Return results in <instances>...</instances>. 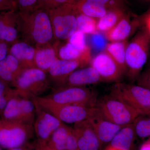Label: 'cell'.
Wrapping results in <instances>:
<instances>
[{
    "instance_id": "obj_34",
    "label": "cell",
    "mask_w": 150,
    "mask_h": 150,
    "mask_svg": "<svg viewBox=\"0 0 150 150\" xmlns=\"http://www.w3.org/2000/svg\"><path fill=\"white\" fill-rule=\"evenodd\" d=\"M101 4L108 9L114 8H122L123 0H88Z\"/></svg>"
},
{
    "instance_id": "obj_46",
    "label": "cell",
    "mask_w": 150,
    "mask_h": 150,
    "mask_svg": "<svg viewBox=\"0 0 150 150\" xmlns=\"http://www.w3.org/2000/svg\"><path fill=\"white\" fill-rule=\"evenodd\" d=\"M0 150H1V149H0Z\"/></svg>"
},
{
    "instance_id": "obj_16",
    "label": "cell",
    "mask_w": 150,
    "mask_h": 150,
    "mask_svg": "<svg viewBox=\"0 0 150 150\" xmlns=\"http://www.w3.org/2000/svg\"><path fill=\"white\" fill-rule=\"evenodd\" d=\"M142 23L141 20L131 19L129 15L126 14L113 28L104 33L105 36L111 42L126 40Z\"/></svg>"
},
{
    "instance_id": "obj_35",
    "label": "cell",
    "mask_w": 150,
    "mask_h": 150,
    "mask_svg": "<svg viewBox=\"0 0 150 150\" xmlns=\"http://www.w3.org/2000/svg\"><path fill=\"white\" fill-rule=\"evenodd\" d=\"M17 6L15 0H0V12L15 10Z\"/></svg>"
},
{
    "instance_id": "obj_18",
    "label": "cell",
    "mask_w": 150,
    "mask_h": 150,
    "mask_svg": "<svg viewBox=\"0 0 150 150\" xmlns=\"http://www.w3.org/2000/svg\"><path fill=\"white\" fill-rule=\"evenodd\" d=\"M18 16L15 10L0 12V40L8 43L16 40L18 32L15 23Z\"/></svg>"
},
{
    "instance_id": "obj_29",
    "label": "cell",
    "mask_w": 150,
    "mask_h": 150,
    "mask_svg": "<svg viewBox=\"0 0 150 150\" xmlns=\"http://www.w3.org/2000/svg\"><path fill=\"white\" fill-rule=\"evenodd\" d=\"M133 124L135 133L138 137L150 139V116L140 115Z\"/></svg>"
},
{
    "instance_id": "obj_30",
    "label": "cell",
    "mask_w": 150,
    "mask_h": 150,
    "mask_svg": "<svg viewBox=\"0 0 150 150\" xmlns=\"http://www.w3.org/2000/svg\"><path fill=\"white\" fill-rule=\"evenodd\" d=\"M69 43L81 52H91L89 47L87 45L86 34L78 30L70 36Z\"/></svg>"
},
{
    "instance_id": "obj_12",
    "label": "cell",
    "mask_w": 150,
    "mask_h": 150,
    "mask_svg": "<svg viewBox=\"0 0 150 150\" xmlns=\"http://www.w3.org/2000/svg\"><path fill=\"white\" fill-rule=\"evenodd\" d=\"M102 81H115L120 79L124 72L112 57L105 51L97 54L90 61Z\"/></svg>"
},
{
    "instance_id": "obj_26",
    "label": "cell",
    "mask_w": 150,
    "mask_h": 150,
    "mask_svg": "<svg viewBox=\"0 0 150 150\" xmlns=\"http://www.w3.org/2000/svg\"><path fill=\"white\" fill-rule=\"evenodd\" d=\"M35 60L37 68L44 71H48L56 60V53L52 48L40 49L35 54Z\"/></svg>"
},
{
    "instance_id": "obj_38",
    "label": "cell",
    "mask_w": 150,
    "mask_h": 150,
    "mask_svg": "<svg viewBox=\"0 0 150 150\" xmlns=\"http://www.w3.org/2000/svg\"><path fill=\"white\" fill-rule=\"evenodd\" d=\"M78 1V0H51V2L53 8H54L66 4H75Z\"/></svg>"
},
{
    "instance_id": "obj_10",
    "label": "cell",
    "mask_w": 150,
    "mask_h": 150,
    "mask_svg": "<svg viewBox=\"0 0 150 150\" xmlns=\"http://www.w3.org/2000/svg\"><path fill=\"white\" fill-rule=\"evenodd\" d=\"M35 109L33 126L37 141L47 143L54 131L63 123L56 116L43 108L33 98Z\"/></svg>"
},
{
    "instance_id": "obj_23",
    "label": "cell",
    "mask_w": 150,
    "mask_h": 150,
    "mask_svg": "<svg viewBox=\"0 0 150 150\" xmlns=\"http://www.w3.org/2000/svg\"><path fill=\"white\" fill-rule=\"evenodd\" d=\"M75 5L80 13L96 19L104 16L109 10L103 5L88 0H78Z\"/></svg>"
},
{
    "instance_id": "obj_14",
    "label": "cell",
    "mask_w": 150,
    "mask_h": 150,
    "mask_svg": "<svg viewBox=\"0 0 150 150\" xmlns=\"http://www.w3.org/2000/svg\"><path fill=\"white\" fill-rule=\"evenodd\" d=\"M88 119L92 125L102 145L110 143L123 127L112 123L105 118L96 106L92 115Z\"/></svg>"
},
{
    "instance_id": "obj_21",
    "label": "cell",
    "mask_w": 150,
    "mask_h": 150,
    "mask_svg": "<svg viewBox=\"0 0 150 150\" xmlns=\"http://www.w3.org/2000/svg\"><path fill=\"white\" fill-rule=\"evenodd\" d=\"M136 133L133 123L123 126L109 143V145L121 150H130Z\"/></svg>"
},
{
    "instance_id": "obj_4",
    "label": "cell",
    "mask_w": 150,
    "mask_h": 150,
    "mask_svg": "<svg viewBox=\"0 0 150 150\" xmlns=\"http://www.w3.org/2000/svg\"><path fill=\"white\" fill-rule=\"evenodd\" d=\"M110 96L117 98L150 116V91L138 85L117 83L112 88Z\"/></svg>"
},
{
    "instance_id": "obj_37",
    "label": "cell",
    "mask_w": 150,
    "mask_h": 150,
    "mask_svg": "<svg viewBox=\"0 0 150 150\" xmlns=\"http://www.w3.org/2000/svg\"><path fill=\"white\" fill-rule=\"evenodd\" d=\"M8 52V43L0 40V61L2 60L7 55Z\"/></svg>"
},
{
    "instance_id": "obj_36",
    "label": "cell",
    "mask_w": 150,
    "mask_h": 150,
    "mask_svg": "<svg viewBox=\"0 0 150 150\" xmlns=\"http://www.w3.org/2000/svg\"><path fill=\"white\" fill-rule=\"evenodd\" d=\"M13 91L14 89H12L7 94H0V115L1 116L2 115L9 99L13 93Z\"/></svg>"
},
{
    "instance_id": "obj_19",
    "label": "cell",
    "mask_w": 150,
    "mask_h": 150,
    "mask_svg": "<svg viewBox=\"0 0 150 150\" xmlns=\"http://www.w3.org/2000/svg\"><path fill=\"white\" fill-rule=\"evenodd\" d=\"M83 64L80 61L56 60L48 70L50 76L54 79L65 82L69 75Z\"/></svg>"
},
{
    "instance_id": "obj_13",
    "label": "cell",
    "mask_w": 150,
    "mask_h": 150,
    "mask_svg": "<svg viewBox=\"0 0 150 150\" xmlns=\"http://www.w3.org/2000/svg\"><path fill=\"white\" fill-rule=\"evenodd\" d=\"M79 150H100L102 144L88 119L74 124Z\"/></svg>"
},
{
    "instance_id": "obj_15",
    "label": "cell",
    "mask_w": 150,
    "mask_h": 150,
    "mask_svg": "<svg viewBox=\"0 0 150 150\" xmlns=\"http://www.w3.org/2000/svg\"><path fill=\"white\" fill-rule=\"evenodd\" d=\"M47 144L55 150H79L73 128L64 123L54 131Z\"/></svg>"
},
{
    "instance_id": "obj_39",
    "label": "cell",
    "mask_w": 150,
    "mask_h": 150,
    "mask_svg": "<svg viewBox=\"0 0 150 150\" xmlns=\"http://www.w3.org/2000/svg\"><path fill=\"white\" fill-rule=\"evenodd\" d=\"M34 144L35 150H55L49 147L46 142L36 141Z\"/></svg>"
},
{
    "instance_id": "obj_9",
    "label": "cell",
    "mask_w": 150,
    "mask_h": 150,
    "mask_svg": "<svg viewBox=\"0 0 150 150\" xmlns=\"http://www.w3.org/2000/svg\"><path fill=\"white\" fill-rule=\"evenodd\" d=\"M37 103L62 123L74 124L91 117L96 107H89L80 105H57Z\"/></svg>"
},
{
    "instance_id": "obj_6",
    "label": "cell",
    "mask_w": 150,
    "mask_h": 150,
    "mask_svg": "<svg viewBox=\"0 0 150 150\" xmlns=\"http://www.w3.org/2000/svg\"><path fill=\"white\" fill-rule=\"evenodd\" d=\"M48 11L53 30L58 38H69L77 30V16L79 12L75 4H66Z\"/></svg>"
},
{
    "instance_id": "obj_27",
    "label": "cell",
    "mask_w": 150,
    "mask_h": 150,
    "mask_svg": "<svg viewBox=\"0 0 150 150\" xmlns=\"http://www.w3.org/2000/svg\"><path fill=\"white\" fill-rule=\"evenodd\" d=\"M35 49L24 42L14 43L10 49V54L16 58L19 62L31 61L35 55Z\"/></svg>"
},
{
    "instance_id": "obj_1",
    "label": "cell",
    "mask_w": 150,
    "mask_h": 150,
    "mask_svg": "<svg viewBox=\"0 0 150 150\" xmlns=\"http://www.w3.org/2000/svg\"><path fill=\"white\" fill-rule=\"evenodd\" d=\"M150 52V34L144 26L126 48V71L130 81H136L146 63Z\"/></svg>"
},
{
    "instance_id": "obj_3",
    "label": "cell",
    "mask_w": 150,
    "mask_h": 150,
    "mask_svg": "<svg viewBox=\"0 0 150 150\" xmlns=\"http://www.w3.org/2000/svg\"><path fill=\"white\" fill-rule=\"evenodd\" d=\"M2 119L11 122L33 126L35 118L33 99L15 89L9 99Z\"/></svg>"
},
{
    "instance_id": "obj_28",
    "label": "cell",
    "mask_w": 150,
    "mask_h": 150,
    "mask_svg": "<svg viewBox=\"0 0 150 150\" xmlns=\"http://www.w3.org/2000/svg\"><path fill=\"white\" fill-rule=\"evenodd\" d=\"M96 19L93 18L83 14L78 13L77 23L78 30L85 34H92L98 32L97 29Z\"/></svg>"
},
{
    "instance_id": "obj_33",
    "label": "cell",
    "mask_w": 150,
    "mask_h": 150,
    "mask_svg": "<svg viewBox=\"0 0 150 150\" xmlns=\"http://www.w3.org/2000/svg\"><path fill=\"white\" fill-rule=\"evenodd\" d=\"M137 85L150 91V65L141 72L137 80Z\"/></svg>"
},
{
    "instance_id": "obj_5",
    "label": "cell",
    "mask_w": 150,
    "mask_h": 150,
    "mask_svg": "<svg viewBox=\"0 0 150 150\" xmlns=\"http://www.w3.org/2000/svg\"><path fill=\"white\" fill-rule=\"evenodd\" d=\"M96 106L105 118L122 127L133 123L139 115H143L129 105L110 96L97 102Z\"/></svg>"
},
{
    "instance_id": "obj_22",
    "label": "cell",
    "mask_w": 150,
    "mask_h": 150,
    "mask_svg": "<svg viewBox=\"0 0 150 150\" xmlns=\"http://www.w3.org/2000/svg\"><path fill=\"white\" fill-rule=\"evenodd\" d=\"M126 14L122 8L110 9L97 21V29L100 32H108L113 28Z\"/></svg>"
},
{
    "instance_id": "obj_11",
    "label": "cell",
    "mask_w": 150,
    "mask_h": 150,
    "mask_svg": "<svg viewBox=\"0 0 150 150\" xmlns=\"http://www.w3.org/2000/svg\"><path fill=\"white\" fill-rule=\"evenodd\" d=\"M21 13L33 22L31 34L37 43H46L51 40L54 30L48 10L36 8L30 12Z\"/></svg>"
},
{
    "instance_id": "obj_24",
    "label": "cell",
    "mask_w": 150,
    "mask_h": 150,
    "mask_svg": "<svg viewBox=\"0 0 150 150\" xmlns=\"http://www.w3.org/2000/svg\"><path fill=\"white\" fill-rule=\"evenodd\" d=\"M128 43L127 40L111 42L108 43L105 50L112 57L124 73L126 71V51Z\"/></svg>"
},
{
    "instance_id": "obj_42",
    "label": "cell",
    "mask_w": 150,
    "mask_h": 150,
    "mask_svg": "<svg viewBox=\"0 0 150 150\" xmlns=\"http://www.w3.org/2000/svg\"><path fill=\"white\" fill-rule=\"evenodd\" d=\"M142 21L144 24V26L150 34V12L146 15Z\"/></svg>"
},
{
    "instance_id": "obj_43",
    "label": "cell",
    "mask_w": 150,
    "mask_h": 150,
    "mask_svg": "<svg viewBox=\"0 0 150 150\" xmlns=\"http://www.w3.org/2000/svg\"><path fill=\"white\" fill-rule=\"evenodd\" d=\"M139 150H150V139L144 142L141 145Z\"/></svg>"
},
{
    "instance_id": "obj_44",
    "label": "cell",
    "mask_w": 150,
    "mask_h": 150,
    "mask_svg": "<svg viewBox=\"0 0 150 150\" xmlns=\"http://www.w3.org/2000/svg\"><path fill=\"white\" fill-rule=\"evenodd\" d=\"M104 150H121L118 149H116L114 147L111 146L110 145H108L106 148H105Z\"/></svg>"
},
{
    "instance_id": "obj_32",
    "label": "cell",
    "mask_w": 150,
    "mask_h": 150,
    "mask_svg": "<svg viewBox=\"0 0 150 150\" xmlns=\"http://www.w3.org/2000/svg\"><path fill=\"white\" fill-rule=\"evenodd\" d=\"M20 12L28 13L35 9L38 0H15Z\"/></svg>"
},
{
    "instance_id": "obj_7",
    "label": "cell",
    "mask_w": 150,
    "mask_h": 150,
    "mask_svg": "<svg viewBox=\"0 0 150 150\" xmlns=\"http://www.w3.org/2000/svg\"><path fill=\"white\" fill-rule=\"evenodd\" d=\"M12 83L16 89L32 98L40 97L49 88L45 71L35 67L23 70Z\"/></svg>"
},
{
    "instance_id": "obj_25",
    "label": "cell",
    "mask_w": 150,
    "mask_h": 150,
    "mask_svg": "<svg viewBox=\"0 0 150 150\" xmlns=\"http://www.w3.org/2000/svg\"><path fill=\"white\" fill-rule=\"evenodd\" d=\"M60 58L63 60L79 61L84 63L90 62L91 52H83L75 48L70 43L60 48L59 51Z\"/></svg>"
},
{
    "instance_id": "obj_41",
    "label": "cell",
    "mask_w": 150,
    "mask_h": 150,
    "mask_svg": "<svg viewBox=\"0 0 150 150\" xmlns=\"http://www.w3.org/2000/svg\"><path fill=\"white\" fill-rule=\"evenodd\" d=\"M9 150H35V149H34V144H31L27 143L21 146L13 148Z\"/></svg>"
},
{
    "instance_id": "obj_17",
    "label": "cell",
    "mask_w": 150,
    "mask_h": 150,
    "mask_svg": "<svg viewBox=\"0 0 150 150\" xmlns=\"http://www.w3.org/2000/svg\"><path fill=\"white\" fill-rule=\"evenodd\" d=\"M102 79L95 69L91 67L75 70L67 78L65 82L67 86H84L94 84L101 81Z\"/></svg>"
},
{
    "instance_id": "obj_40",
    "label": "cell",
    "mask_w": 150,
    "mask_h": 150,
    "mask_svg": "<svg viewBox=\"0 0 150 150\" xmlns=\"http://www.w3.org/2000/svg\"><path fill=\"white\" fill-rule=\"evenodd\" d=\"M12 89L8 86V83L0 79V94H7Z\"/></svg>"
},
{
    "instance_id": "obj_2",
    "label": "cell",
    "mask_w": 150,
    "mask_h": 150,
    "mask_svg": "<svg viewBox=\"0 0 150 150\" xmlns=\"http://www.w3.org/2000/svg\"><path fill=\"white\" fill-rule=\"evenodd\" d=\"M97 93L84 86H67L54 91L45 96L34 98L39 103L57 105H80L89 107L96 106Z\"/></svg>"
},
{
    "instance_id": "obj_8",
    "label": "cell",
    "mask_w": 150,
    "mask_h": 150,
    "mask_svg": "<svg viewBox=\"0 0 150 150\" xmlns=\"http://www.w3.org/2000/svg\"><path fill=\"white\" fill-rule=\"evenodd\" d=\"M33 126L0 119V146L11 149L27 144L33 137Z\"/></svg>"
},
{
    "instance_id": "obj_31",
    "label": "cell",
    "mask_w": 150,
    "mask_h": 150,
    "mask_svg": "<svg viewBox=\"0 0 150 150\" xmlns=\"http://www.w3.org/2000/svg\"><path fill=\"white\" fill-rule=\"evenodd\" d=\"M106 38L100 32H97L91 35L89 40L91 47L96 51L105 50L107 46Z\"/></svg>"
},
{
    "instance_id": "obj_45",
    "label": "cell",
    "mask_w": 150,
    "mask_h": 150,
    "mask_svg": "<svg viewBox=\"0 0 150 150\" xmlns=\"http://www.w3.org/2000/svg\"><path fill=\"white\" fill-rule=\"evenodd\" d=\"M144 1H146L150 2V0H144Z\"/></svg>"
},
{
    "instance_id": "obj_20",
    "label": "cell",
    "mask_w": 150,
    "mask_h": 150,
    "mask_svg": "<svg viewBox=\"0 0 150 150\" xmlns=\"http://www.w3.org/2000/svg\"><path fill=\"white\" fill-rule=\"evenodd\" d=\"M22 70L19 61L10 54L0 61V79L7 83H13Z\"/></svg>"
}]
</instances>
